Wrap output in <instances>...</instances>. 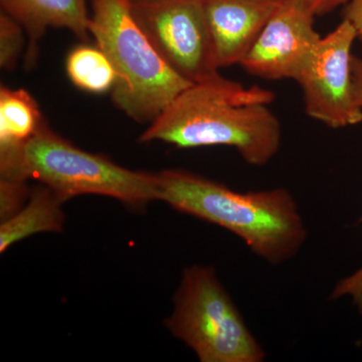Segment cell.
<instances>
[{
    "mask_svg": "<svg viewBox=\"0 0 362 362\" xmlns=\"http://www.w3.org/2000/svg\"><path fill=\"white\" fill-rule=\"evenodd\" d=\"M275 94L259 86L244 87L220 74L181 92L140 136L178 148L233 147L246 163L264 166L282 144V126L269 108Z\"/></svg>",
    "mask_w": 362,
    "mask_h": 362,
    "instance_id": "1",
    "label": "cell"
},
{
    "mask_svg": "<svg viewBox=\"0 0 362 362\" xmlns=\"http://www.w3.org/2000/svg\"><path fill=\"white\" fill-rule=\"evenodd\" d=\"M157 180L158 201L226 228L272 265L294 258L306 242V225L287 188L238 192L183 169L160 171Z\"/></svg>",
    "mask_w": 362,
    "mask_h": 362,
    "instance_id": "2",
    "label": "cell"
},
{
    "mask_svg": "<svg viewBox=\"0 0 362 362\" xmlns=\"http://www.w3.org/2000/svg\"><path fill=\"white\" fill-rule=\"evenodd\" d=\"M90 35L116 73L112 101L138 123H151L192 85L162 59L132 13V0H90Z\"/></svg>",
    "mask_w": 362,
    "mask_h": 362,
    "instance_id": "3",
    "label": "cell"
},
{
    "mask_svg": "<svg viewBox=\"0 0 362 362\" xmlns=\"http://www.w3.org/2000/svg\"><path fill=\"white\" fill-rule=\"evenodd\" d=\"M2 180H39L68 201L83 194L104 195L131 206L158 201L157 173L130 170L78 148L49 127L8 156H0Z\"/></svg>",
    "mask_w": 362,
    "mask_h": 362,
    "instance_id": "4",
    "label": "cell"
},
{
    "mask_svg": "<svg viewBox=\"0 0 362 362\" xmlns=\"http://www.w3.org/2000/svg\"><path fill=\"white\" fill-rule=\"evenodd\" d=\"M165 325L201 362L265 361V350L211 267L183 271Z\"/></svg>",
    "mask_w": 362,
    "mask_h": 362,
    "instance_id": "5",
    "label": "cell"
},
{
    "mask_svg": "<svg viewBox=\"0 0 362 362\" xmlns=\"http://www.w3.org/2000/svg\"><path fill=\"white\" fill-rule=\"evenodd\" d=\"M132 13L181 77L194 84L218 75L202 0H132Z\"/></svg>",
    "mask_w": 362,
    "mask_h": 362,
    "instance_id": "6",
    "label": "cell"
},
{
    "mask_svg": "<svg viewBox=\"0 0 362 362\" xmlns=\"http://www.w3.org/2000/svg\"><path fill=\"white\" fill-rule=\"evenodd\" d=\"M357 39L354 26L343 18L333 32L321 37L296 80L307 115L332 129L362 122L351 80V49Z\"/></svg>",
    "mask_w": 362,
    "mask_h": 362,
    "instance_id": "7",
    "label": "cell"
},
{
    "mask_svg": "<svg viewBox=\"0 0 362 362\" xmlns=\"http://www.w3.org/2000/svg\"><path fill=\"white\" fill-rule=\"evenodd\" d=\"M314 18L295 0H282L240 66L255 77L296 81L322 37Z\"/></svg>",
    "mask_w": 362,
    "mask_h": 362,
    "instance_id": "8",
    "label": "cell"
},
{
    "mask_svg": "<svg viewBox=\"0 0 362 362\" xmlns=\"http://www.w3.org/2000/svg\"><path fill=\"white\" fill-rule=\"evenodd\" d=\"M282 0H202L218 69L240 65Z\"/></svg>",
    "mask_w": 362,
    "mask_h": 362,
    "instance_id": "9",
    "label": "cell"
},
{
    "mask_svg": "<svg viewBox=\"0 0 362 362\" xmlns=\"http://www.w3.org/2000/svg\"><path fill=\"white\" fill-rule=\"evenodd\" d=\"M1 11L23 26L28 37L26 65L35 63L37 44L47 28H66L82 40L89 39L87 0H0Z\"/></svg>",
    "mask_w": 362,
    "mask_h": 362,
    "instance_id": "10",
    "label": "cell"
},
{
    "mask_svg": "<svg viewBox=\"0 0 362 362\" xmlns=\"http://www.w3.org/2000/svg\"><path fill=\"white\" fill-rule=\"evenodd\" d=\"M66 202L52 188L42 185L30 190L28 201L0 226V252L35 233H59L65 223Z\"/></svg>",
    "mask_w": 362,
    "mask_h": 362,
    "instance_id": "11",
    "label": "cell"
},
{
    "mask_svg": "<svg viewBox=\"0 0 362 362\" xmlns=\"http://www.w3.org/2000/svg\"><path fill=\"white\" fill-rule=\"evenodd\" d=\"M45 122L35 98L23 89H0V156L13 153Z\"/></svg>",
    "mask_w": 362,
    "mask_h": 362,
    "instance_id": "12",
    "label": "cell"
},
{
    "mask_svg": "<svg viewBox=\"0 0 362 362\" xmlns=\"http://www.w3.org/2000/svg\"><path fill=\"white\" fill-rule=\"evenodd\" d=\"M66 66L71 82L86 92L102 94L112 90L115 84V70L99 47H75L69 54Z\"/></svg>",
    "mask_w": 362,
    "mask_h": 362,
    "instance_id": "13",
    "label": "cell"
},
{
    "mask_svg": "<svg viewBox=\"0 0 362 362\" xmlns=\"http://www.w3.org/2000/svg\"><path fill=\"white\" fill-rule=\"evenodd\" d=\"M23 26L8 14L0 13V66L13 71L18 64L23 44Z\"/></svg>",
    "mask_w": 362,
    "mask_h": 362,
    "instance_id": "14",
    "label": "cell"
},
{
    "mask_svg": "<svg viewBox=\"0 0 362 362\" xmlns=\"http://www.w3.org/2000/svg\"><path fill=\"white\" fill-rule=\"evenodd\" d=\"M26 181L0 180V201H1V221H6L16 214L28 201L30 190Z\"/></svg>",
    "mask_w": 362,
    "mask_h": 362,
    "instance_id": "15",
    "label": "cell"
},
{
    "mask_svg": "<svg viewBox=\"0 0 362 362\" xmlns=\"http://www.w3.org/2000/svg\"><path fill=\"white\" fill-rule=\"evenodd\" d=\"M349 297L362 318V267L349 277L343 278L333 288L330 299Z\"/></svg>",
    "mask_w": 362,
    "mask_h": 362,
    "instance_id": "16",
    "label": "cell"
},
{
    "mask_svg": "<svg viewBox=\"0 0 362 362\" xmlns=\"http://www.w3.org/2000/svg\"><path fill=\"white\" fill-rule=\"evenodd\" d=\"M314 16L331 13L339 6H346L350 0H295Z\"/></svg>",
    "mask_w": 362,
    "mask_h": 362,
    "instance_id": "17",
    "label": "cell"
},
{
    "mask_svg": "<svg viewBox=\"0 0 362 362\" xmlns=\"http://www.w3.org/2000/svg\"><path fill=\"white\" fill-rule=\"evenodd\" d=\"M343 18L354 26L357 37L362 40V0H350L345 6Z\"/></svg>",
    "mask_w": 362,
    "mask_h": 362,
    "instance_id": "18",
    "label": "cell"
},
{
    "mask_svg": "<svg viewBox=\"0 0 362 362\" xmlns=\"http://www.w3.org/2000/svg\"><path fill=\"white\" fill-rule=\"evenodd\" d=\"M351 80L354 98L362 108V58L354 54L351 58Z\"/></svg>",
    "mask_w": 362,
    "mask_h": 362,
    "instance_id": "19",
    "label": "cell"
}]
</instances>
